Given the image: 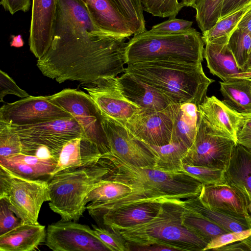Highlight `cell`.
Listing matches in <instances>:
<instances>
[{
	"label": "cell",
	"instance_id": "obj_1",
	"mask_svg": "<svg viewBox=\"0 0 251 251\" xmlns=\"http://www.w3.org/2000/svg\"><path fill=\"white\" fill-rule=\"evenodd\" d=\"M127 38L100 32L53 40L37 66L44 76L59 83L71 80L91 84L115 77L125 72Z\"/></svg>",
	"mask_w": 251,
	"mask_h": 251
},
{
	"label": "cell",
	"instance_id": "obj_2",
	"mask_svg": "<svg viewBox=\"0 0 251 251\" xmlns=\"http://www.w3.org/2000/svg\"><path fill=\"white\" fill-rule=\"evenodd\" d=\"M100 161L109 170L107 177L132 188L130 194L109 202L113 208L142 201H181L199 197L202 189L201 182L183 171L135 166L110 152Z\"/></svg>",
	"mask_w": 251,
	"mask_h": 251
},
{
	"label": "cell",
	"instance_id": "obj_3",
	"mask_svg": "<svg viewBox=\"0 0 251 251\" xmlns=\"http://www.w3.org/2000/svg\"><path fill=\"white\" fill-rule=\"evenodd\" d=\"M125 72L161 93L173 103L190 102L198 106L214 82L204 74L202 63L147 61L127 65Z\"/></svg>",
	"mask_w": 251,
	"mask_h": 251
},
{
	"label": "cell",
	"instance_id": "obj_4",
	"mask_svg": "<svg viewBox=\"0 0 251 251\" xmlns=\"http://www.w3.org/2000/svg\"><path fill=\"white\" fill-rule=\"evenodd\" d=\"M184 200L163 202L152 219L128 228L115 231L130 246L158 244L176 251H202L208 242L182 224Z\"/></svg>",
	"mask_w": 251,
	"mask_h": 251
},
{
	"label": "cell",
	"instance_id": "obj_5",
	"mask_svg": "<svg viewBox=\"0 0 251 251\" xmlns=\"http://www.w3.org/2000/svg\"><path fill=\"white\" fill-rule=\"evenodd\" d=\"M204 43L196 29L161 34L145 30L134 36L125 48L126 64L147 61L202 63Z\"/></svg>",
	"mask_w": 251,
	"mask_h": 251
},
{
	"label": "cell",
	"instance_id": "obj_6",
	"mask_svg": "<svg viewBox=\"0 0 251 251\" xmlns=\"http://www.w3.org/2000/svg\"><path fill=\"white\" fill-rule=\"evenodd\" d=\"M108 171L99 160L93 165L55 174L48 180L50 208L63 221H78L87 209V195L100 184Z\"/></svg>",
	"mask_w": 251,
	"mask_h": 251
},
{
	"label": "cell",
	"instance_id": "obj_7",
	"mask_svg": "<svg viewBox=\"0 0 251 251\" xmlns=\"http://www.w3.org/2000/svg\"><path fill=\"white\" fill-rule=\"evenodd\" d=\"M0 199L7 201L22 223L38 224L42 204L50 200L48 181L25 178L0 164Z\"/></svg>",
	"mask_w": 251,
	"mask_h": 251
},
{
	"label": "cell",
	"instance_id": "obj_8",
	"mask_svg": "<svg viewBox=\"0 0 251 251\" xmlns=\"http://www.w3.org/2000/svg\"><path fill=\"white\" fill-rule=\"evenodd\" d=\"M49 97L51 102L68 112L76 120L83 136L96 144L102 155L110 152L102 126L103 116L88 94L67 88Z\"/></svg>",
	"mask_w": 251,
	"mask_h": 251
},
{
	"label": "cell",
	"instance_id": "obj_9",
	"mask_svg": "<svg viewBox=\"0 0 251 251\" xmlns=\"http://www.w3.org/2000/svg\"><path fill=\"white\" fill-rule=\"evenodd\" d=\"M11 126L20 138L21 153L24 154L37 146L43 145L59 155L67 142L83 136L80 125L73 117L28 126Z\"/></svg>",
	"mask_w": 251,
	"mask_h": 251
},
{
	"label": "cell",
	"instance_id": "obj_10",
	"mask_svg": "<svg viewBox=\"0 0 251 251\" xmlns=\"http://www.w3.org/2000/svg\"><path fill=\"white\" fill-rule=\"evenodd\" d=\"M236 144L228 138L214 133L200 114L194 142L184 156L182 163L225 171Z\"/></svg>",
	"mask_w": 251,
	"mask_h": 251
},
{
	"label": "cell",
	"instance_id": "obj_11",
	"mask_svg": "<svg viewBox=\"0 0 251 251\" xmlns=\"http://www.w3.org/2000/svg\"><path fill=\"white\" fill-rule=\"evenodd\" d=\"M71 117L51 102L49 96H29L0 108V122L11 126H28Z\"/></svg>",
	"mask_w": 251,
	"mask_h": 251
},
{
	"label": "cell",
	"instance_id": "obj_12",
	"mask_svg": "<svg viewBox=\"0 0 251 251\" xmlns=\"http://www.w3.org/2000/svg\"><path fill=\"white\" fill-rule=\"evenodd\" d=\"M102 126L110 152L135 166L154 168L156 156L149 145L112 118L103 116Z\"/></svg>",
	"mask_w": 251,
	"mask_h": 251
},
{
	"label": "cell",
	"instance_id": "obj_13",
	"mask_svg": "<svg viewBox=\"0 0 251 251\" xmlns=\"http://www.w3.org/2000/svg\"><path fill=\"white\" fill-rule=\"evenodd\" d=\"M46 245L54 251H108L93 229L75 221L60 220L48 226Z\"/></svg>",
	"mask_w": 251,
	"mask_h": 251
},
{
	"label": "cell",
	"instance_id": "obj_14",
	"mask_svg": "<svg viewBox=\"0 0 251 251\" xmlns=\"http://www.w3.org/2000/svg\"><path fill=\"white\" fill-rule=\"evenodd\" d=\"M84 89L103 116L120 123L128 121L141 110L124 95L116 76L101 78Z\"/></svg>",
	"mask_w": 251,
	"mask_h": 251
},
{
	"label": "cell",
	"instance_id": "obj_15",
	"mask_svg": "<svg viewBox=\"0 0 251 251\" xmlns=\"http://www.w3.org/2000/svg\"><path fill=\"white\" fill-rule=\"evenodd\" d=\"M122 124L148 145L160 146L171 141L173 123L169 106L162 111L140 110Z\"/></svg>",
	"mask_w": 251,
	"mask_h": 251
},
{
	"label": "cell",
	"instance_id": "obj_16",
	"mask_svg": "<svg viewBox=\"0 0 251 251\" xmlns=\"http://www.w3.org/2000/svg\"><path fill=\"white\" fill-rule=\"evenodd\" d=\"M162 203L142 201L103 210H87L98 223L115 232L152 219L158 213Z\"/></svg>",
	"mask_w": 251,
	"mask_h": 251
},
{
	"label": "cell",
	"instance_id": "obj_17",
	"mask_svg": "<svg viewBox=\"0 0 251 251\" xmlns=\"http://www.w3.org/2000/svg\"><path fill=\"white\" fill-rule=\"evenodd\" d=\"M57 2L58 0H32L29 46L38 59L47 52L51 45Z\"/></svg>",
	"mask_w": 251,
	"mask_h": 251
},
{
	"label": "cell",
	"instance_id": "obj_18",
	"mask_svg": "<svg viewBox=\"0 0 251 251\" xmlns=\"http://www.w3.org/2000/svg\"><path fill=\"white\" fill-rule=\"evenodd\" d=\"M200 115L216 134L237 143L243 115L215 96L206 97L198 105Z\"/></svg>",
	"mask_w": 251,
	"mask_h": 251
},
{
	"label": "cell",
	"instance_id": "obj_19",
	"mask_svg": "<svg viewBox=\"0 0 251 251\" xmlns=\"http://www.w3.org/2000/svg\"><path fill=\"white\" fill-rule=\"evenodd\" d=\"M198 198L202 205L209 209L234 216L251 218L249 206L244 196L226 183L202 185Z\"/></svg>",
	"mask_w": 251,
	"mask_h": 251
},
{
	"label": "cell",
	"instance_id": "obj_20",
	"mask_svg": "<svg viewBox=\"0 0 251 251\" xmlns=\"http://www.w3.org/2000/svg\"><path fill=\"white\" fill-rule=\"evenodd\" d=\"M229 38H218L205 44L203 57L210 73L223 81L235 78H251V72L240 70L229 49Z\"/></svg>",
	"mask_w": 251,
	"mask_h": 251
},
{
	"label": "cell",
	"instance_id": "obj_21",
	"mask_svg": "<svg viewBox=\"0 0 251 251\" xmlns=\"http://www.w3.org/2000/svg\"><path fill=\"white\" fill-rule=\"evenodd\" d=\"M124 95L144 111H162L173 103L164 95L132 74L124 72L117 77Z\"/></svg>",
	"mask_w": 251,
	"mask_h": 251
},
{
	"label": "cell",
	"instance_id": "obj_22",
	"mask_svg": "<svg viewBox=\"0 0 251 251\" xmlns=\"http://www.w3.org/2000/svg\"><path fill=\"white\" fill-rule=\"evenodd\" d=\"M101 155L97 145L91 140L83 136L74 138L63 147L52 176L64 170L96 164Z\"/></svg>",
	"mask_w": 251,
	"mask_h": 251
},
{
	"label": "cell",
	"instance_id": "obj_23",
	"mask_svg": "<svg viewBox=\"0 0 251 251\" xmlns=\"http://www.w3.org/2000/svg\"><path fill=\"white\" fill-rule=\"evenodd\" d=\"M226 183L245 198L251 212V149L237 143L225 171Z\"/></svg>",
	"mask_w": 251,
	"mask_h": 251
},
{
	"label": "cell",
	"instance_id": "obj_24",
	"mask_svg": "<svg viewBox=\"0 0 251 251\" xmlns=\"http://www.w3.org/2000/svg\"><path fill=\"white\" fill-rule=\"evenodd\" d=\"M96 25L109 34L128 38L133 35L127 23L112 0H85Z\"/></svg>",
	"mask_w": 251,
	"mask_h": 251
},
{
	"label": "cell",
	"instance_id": "obj_25",
	"mask_svg": "<svg viewBox=\"0 0 251 251\" xmlns=\"http://www.w3.org/2000/svg\"><path fill=\"white\" fill-rule=\"evenodd\" d=\"M173 123L171 141L182 143L189 148L197 132L200 112L198 106L190 102L169 106Z\"/></svg>",
	"mask_w": 251,
	"mask_h": 251
},
{
	"label": "cell",
	"instance_id": "obj_26",
	"mask_svg": "<svg viewBox=\"0 0 251 251\" xmlns=\"http://www.w3.org/2000/svg\"><path fill=\"white\" fill-rule=\"evenodd\" d=\"M45 226L21 223L13 229L0 235V251H35L45 242Z\"/></svg>",
	"mask_w": 251,
	"mask_h": 251
},
{
	"label": "cell",
	"instance_id": "obj_27",
	"mask_svg": "<svg viewBox=\"0 0 251 251\" xmlns=\"http://www.w3.org/2000/svg\"><path fill=\"white\" fill-rule=\"evenodd\" d=\"M223 101L241 114L251 112V86L250 78H235L220 82Z\"/></svg>",
	"mask_w": 251,
	"mask_h": 251
},
{
	"label": "cell",
	"instance_id": "obj_28",
	"mask_svg": "<svg viewBox=\"0 0 251 251\" xmlns=\"http://www.w3.org/2000/svg\"><path fill=\"white\" fill-rule=\"evenodd\" d=\"M184 205L224 228L227 232L251 228V218L234 216L209 209L202 205L198 197L184 200Z\"/></svg>",
	"mask_w": 251,
	"mask_h": 251
},
{
	"label": "cell",
	"instance_id": "obj_29",
	"mask_svg": "<svg viewBox=\"0 0 251 251\" xmlns=\"http://www.w3.org/2000/svg\"><path fill=\"white\" fill-rule=\"evenodd\" d=\"M150 146L156 156L154 168L165 172L182 171V159L188 147L174 141L160 146Z\"/></svg>",
	"mask_w": 251,
	"mask_h": 251
},
{
	"label": "cell",
	"instance_id": "obj_30",
	"mask_svg": "<svg viewBox=\"0 0 251 251\" xmlns=\"http://www.w3.org/2000/svg\"><path fill=\"white\" fill-rule=\"evenodd\" d=\"M132 188L129 185L112 179L106 175L100 184L86 196L85 203H104L120 199L131 193Z\"/></svg>",
	"mask_w": 251,
	"mask_h": 251
},
{
	"label": "cell",
	"instance_id": "obj_31",
	"mask_svg": "<svg viewBox=\"0 0 251 251\" xmlns=\"http://www.w3.org/2000/svg\"><path fill=\"white\" fill-rule=\"evenodd\" d=\"M182 215V224L188 229L209 242L217 236L227 232L225 229L186 207Z\"/></svg>",
	"mask_w": 251,
	"mask_h": 251
},
{
	"label": "cell",
	"instance_id": "obj_32",
	"mask_svg": "<svg viewBox=\"0 0 251 251\" xmlns=\"http://www.w3.org/2000/svg\"><path fill=\"white\" fill-rule=\"evenodd\" d=\"M251 7V2L220 19L211 29L202 33L204 44L218 38H229Z\"/></svg>",
	"mask_w": 251,
	"mask_h": 251
},
{
	"label": "cell",
	"instance_id": "obj_33",
	"mask_svg": "<svg viewBox=\"0 0 251 251\" xmlns=\"http://www.w3.org/2000/svg\"><path fill=\"white\" fill-rule=\"evenodd\" d=\"M223 0H197L194 8L196 11L198 25L204 33L211 29L220 20Z\"/></svg>",
	"mask_w": 251,
	"mask_h": 251
},
{
	"label": "cell",
	"instance_id": "obj_34",
	"mask_svg": "<svg viewBox=\"0 0 251 251\" xmlns=\"http://www.w3.org/2000/svg\"><path fill=\"white\" fill-rule=\"evenodd\" d=\"M124 16L133 35L146 30L141 0H112Z\"/></svg>",
	"mask_w": 251,
	"mask_h": 251
},
{
	"label": "cell",
	"instance_id": "obj_35",
	"mask_svg": "<svg viewBox=\"0 0 251 251\" xmlns=\"http://www.w3.org/2000/svg\"><path fill=\"white\" fill-rule=\"evenodd\" d=\"M239 68L244 71L251 51V35L237 28L227 43Z\"/></svg>",
	"mask_w": 251,
	"mask_h": 251
},
{
	"label": "cell",
	"instance_id": "obj_36",
	"mask_svg": "<svg viewBox=\"0 0 251 251\" xmlns=\"http://www.w3.org/2000/svg\"><path fill=\"white\" fill-rule=\"evenodd\" d=\"M21 152L22 143L17 132L11 126L0 122V159Z\"/></svg>",
	"mask_w": 251,
	"mask_h": 251
},
{
	"label": "cell",
	"instance_id": "obj_37",
	"mask_svg": "<svg viewBox=\"0 0 251 251\" xmlns=\"http://www.w3.org/2000/svg\"><path fill=\"white\" fill-rule=\"evenodd\" d=\"M182 171L201 182L202 185H217L226 183L224 170L183 164Z\"/></svg>",
	"mask_w": 251,
	"mask_h": 251
},
{
	"label": "cell",
	"instance_id": "obj_38",
	"mask_svg": "<svg viewBox=\"0 0 251 251\" xmlns=\"http://www.w3.org/2000/svg\"><path fill=\"white\" fill-rule=\"evenodd\" d=\"M143 10L155 17H176L183 6L178 0H141Z\"/></svg>",
	"mask_w": 251,
	"mask_h": 251
},
{
	"label": "cell",
	"instance_id": "obj_39",
	"mask_svg": "<svg viewBox=\"0 0 251 251\" xmlns=\"http://www.w3.org/2000/svg\"><path fill=\"white\" fill-rule=\"evenodd\" d=\"M0 164L10 171L25 178L30 179L49 180L50 177L41 171L22 162L8 158L0 159Z\"/></svg>",
	"mask_w": 251,
	"mask_h": 251
},
{
	"label": "cell",
	"instance_id": "obj_40",
	"mask_svg": "<svg viewBox=\"0 0 251 251\" xmlns=\"http://www.w3.org/2000/svg\"><path fill=\"white\" fill-rule=\"evenodd\" d=\"M93 229L111 251H129L127 242L119 234L104 227L92 225Z\"/></svg>",
	"mask_w": 251,
	"mask_h": 251
},
{
	"label": "cell",
	"instance_id": "obj_41",
	"mask_svg": "<svg viewBox=\"0 0 251 251\" xmlns=\"http://www.w3.org/2000/svg\"><path fill=\"white\" fill-rule=\"evenodd\" d=\"M192 24L191 21L170 17L168 20L152 26L150 30L161 34L180 33L190 30Z\"/></svg>",
	"mask_w": 251,
	"mask_h": 251
},
{
	"label": "cell",
	"instance_id": "obj_42",
	"mask_svg": "<svg viewBox=\"0 0 251 251\" xmlns=\"http://www.w3.org/2000/svg\"><path fill=\"white\" fill-rule=\"evenodd\" d=\"M22 223L11 209L9 203L4 199H0V235L13 229Z\"/></svg>",
	"mask_w": 251,
	"mask_h": 251
},
{
	"label": "cell",
	"instance_id": "obj_43",
	"mask_svg": "<svg viewBox=\"0 0 251 251\" xmlns=\"http://www.w3.org/2000/svg\"><path fill=\"white\" fill-rule=\"evenodd\" d=\"M251 235V228L240 231H232L222 234L210 241L203 251L215 249L238 241Z\"/></svg>",
	"mask_w": 251,
	"mask_h": 251
},
{
	"label": "cell",
	"instance_id": "obj_44",
	"mask_svg": "<svg viewBox=\"0 0 251 251\" xmlns=\"http://www.w3.org/2000/svg\"><path fill=\"white\" fill-rule=\"evenodd\" d=\"M8 94L14 95L21 98H26L29 96L25 91L20 88L8 74L0 70V101H3V98Z\"/></svg>",
	"mask_w": 251,
	"mask_h": 251
},
{
	"label": "cell",
	"instance_id": "obj_45",
	"mask_svg": "<svg viewBox=\"0 0 251 251\" xmlns=\"http://www.w3.org/2000/svg\"><path fill=\"white\" fill-rule=\"evenodd\" d=\"M0 4L11 15L21 11L24 12L29 10L31 0H1Z\"/></svg>",
	"mask_w": 251,
	"mask_h": 251
},
{
	"label": "cell",
	"instance_id": "obj_46",
	"mask_svg": "<svg viewBox=\"0 0 251 251\" xmlns=\"http://www.w3.org/2000/svg\"><path fill=\"white\" fill-rule=\"evenodd\" d=\"M251 2V0H223L220 19Z\"/></svg>",
	"mask_w": 251,
	"mask_h": 251
},
{
	"label": "cell",
	"instance_id": "obj_47",
	"mask_svg": "<svg viewBox=\"0 0 251 251\" xmlns=\"http://www.w3.org/2000/svg\"><path fill=\"white\" fill-rule=\"evenodd\" d=\"M215 251H251V235L236 242L215 249Z\"/></svg>",
	"mask_w": 251,
	"mask_h": 251
},
{
	"label": "cell",
	"instance_id": "obj_48",
	"mask_svg": "<svg viewBox=\"0 0 251 251\" xmlns=\"http://www.w3.org/2000/svg\"><path fill=\"white\" fill-rule=\"evenodd\" d=\"M129 251H176V250L172 248L162 246L158 244H152L146 246H130L128 245Z\"/></svg>",
	"mask_w": 251,
	"mask_h": 251
},
{
	"label": "cell",
	"instance_id": "obj_49",
	"mask_svg": "<svg viewBox=\"0 0 251 251\" xmlns=\"http://www.w3.org/2000/svg\"><path fill=\"white\" fill-rule=\"evenodd\" d=\"M237 28L251 35V7L242 18Z\"/></svg>",
	"mask_w": 251,
	"mask_h": 251
},
{
	"label": "cell",
	"instance_id": "obj_50",
	"mask_svg": "<svg viewBox=\"0 0 251 251\" xmlns=\"http://www.w3.org/2000/svg\"><path fill=\"white\" fill-rule=\"evenodd\" d=\"M242 114L243 115V120L238 133L251 134V112Z\"/></svg>",
	"mask_w": 251,
	"mask_h": 251
},
{
	"label": "cell",
	"instance_id": "obj_51",
	"mask_svg": "<svg viewBox=\"0 0 251 251\" xmlns=\"http://www.w3.org/2000/svg\"><path fill=\"white\" fill-rule=\"evenodd\" d=\"M237 143L251 149V133H238Z\"/></svg>",
	"mask_w": 251,
	"mask_h": 251
},
{
	"label": "cell",
	"instance_id": "obj_52",
	"mask_svg": "<svg viewBox=\"0 0 251 251\" xmlns=\"http://www.w3.org/2000/svg\"><path fill=\"white\" fill-rule=\"evenodd\" d=\"M24 42L21 38V35L14 36L13 38L12 41L11 43V46L14 47H21L23 46Z\"/></svg>",
	"mask_w": 251,
	"mask_h": 251
},
{
	"label": "cell",
	"instance_id": "obj_53",
	"mask_svg": "<svg viewBox=\"0 0 251 251\" xmlns=\"http://www.w3.org/2000/svg\"><path fill=\"white\" fill-rule=\"evenodd\" d=\"M196 0H181L180 2L183 7L189 6L193 8Z\"/></svg>",
	"mask_w": 251,
	"mask_h": 251
},
{
	"label": "cell",
	"instance_id": "obj_54",
	"mask_svg": "<svg viewBox=\"0 0 251 251\" xmlns=\"http://www.w3.org/2000/svg\"><path fill=\"white\" fill-rule=\"evenodd\" d=\"M244 72H251V51L246 66L244 69Z\"/></svg>",
	"mask_w": 251,
	"mask_h": 251
},
{
	"label": "cell",
	"instance_id": "obj_55",
	"mask_svg": "<svg viewBox=\"0 0 251 251\" xmlns=\"http://www.w3.org/2000/svg\"><path fill=\"white\" fill-rule=\"evenodd\" d=\"M250 83H251V78H250Z\"/></svg>",
	"mask_w": 251,
	"mask_h": 251
},
{
	"label": "cell",
	"instance_id": "obj_56",
	"mask_svg": "<svg viewBox=\"0 0 251 251\" xmlns=\"http://www.w3.org/2000/svg\"><path fill=\"white\" fill-rule=\"evenodd\" d=\"M82 0L85 3L86 2V0Z\"/></svg>",
	"mask_w": 251,
	"mask_h": 251
}]
</instances>
